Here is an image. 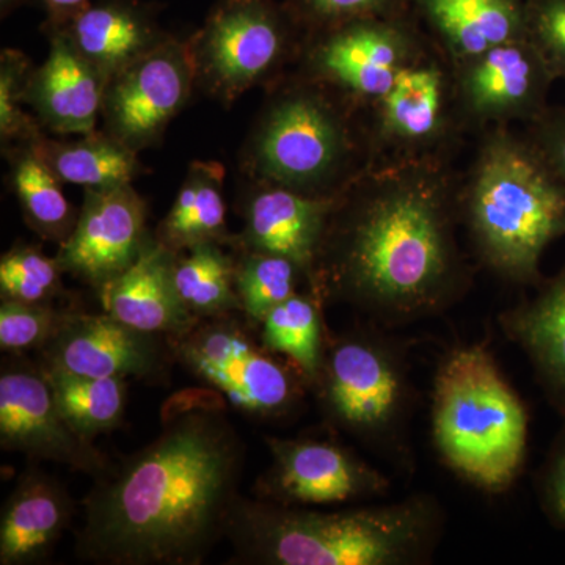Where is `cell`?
<instances>
[{
	"label": "cell",
	"instance_id": "6da1fadb",
	"mask_svg": "<svg viewBox=\"0 0 565 565\" xmlns=\"http://www.w3.org/2000/svg\"><path fill=\"white\" fill-rule=\"evenodd\" d=\"M217 393L163 405L158 437L96 476L76 555L103 565H199L239 501L245 448Z\"/></svg>",
	"mask_w": 565,
	"mask_h": 565
},
{
	"label": "cell",
	"instance_id": "7a4b0ae2",
	"mask_svg": "<svg viewBox=\"0 0 565 565\" xmlns=\"http://www.w3.org/2000/svg\"><path fill=\"white\" fill-rule=\"evenodd\" d=\"M459 189L438 159L375 163L338 196L308 291L382 327L441 313L467 289Z\"/></svg>",
	"mask_w": 565,
	"mask_h": 565
},
{
	"label": "cell",
	"instance_id": "3957f363",
	"mask_svg": "<svg viewBox=\"0 0 565 565\" xmlns=\"http://www.w3.org/2000/svg\"><path fill=\"white\" fill-rule=\"evenodd\" d=\"M444 531V508L430 494L338 511L241 497L226 539L244 564L423 565Z\"/></svg>",
	"mask_w": 565,
	"mask_h": 565
},
{
	"label": "cell",
	"instance_id": "277c9868",
	"mask_svg": "<svg viewBox=\"0 0 565 565\" xmlns=\"http://www.w3.org/2000/svg\"><path fill=\"white\" fill-rule=\"evenodd\" d=\"M460 221L498 277L537 285L546 248L565 236V191L525 132L490 128L462 191Z\"/></svg>",
	"mask_w": 565,
	"mask_h": 565
},
{
	"label": "cell",
	"instance_id": "5b68a950",
	"mask_svg": "<svg viewBox=\"0 0 565 565\" xmlns=\"http://www.w3.org/2000/svg\"><path fill=\"white\" fill-rule=\"evenodd\" d=\"M530 416L484 344L452 349L438 364L433 438L446 467L490 494L508 492L526 462Z\"/></svg>",
	"mask_w": 565,
	"mask_h": 565
},
{
	"label": "cell",
	"instance_id": "8992f818",
	"mask_svg": "<svg viewBox=\"0 0 565 565\" xmlns=\"http://www.w3.org/2000/svg\"><path fill=\"white\" fill-rule=\"evenodd\" d=\"M349 104L303 77L275 93L245 145L253 181L313 196H338L364 172Z\"/></svg>",
	"mask_w": 565,
	"mask_h": 565
},
{
	"label": "cell",
	"instance_id": "52a82bcc",
	"mask_svg": "<svg viewBox=\"0 0 565 565\" xmlns=\"http://www.w3.org/2000/svg\"><path fill=\"white\" fill-rule=\"evenodd\" d=\"M310 390L333 429L393 460L408 455L415 388L393 338L371 326L327 338Z\"/></svg>",
	"mask_w": 565,
	"mask_h": 565
},
{
	"label": "cell",
	"instance_id": "ba28073f",
	"mask_svg": "<svg viewBox=\"0 0 565 565\" xmlns=\"http://www.w3.org/2000/svg\"><path fill=\"white\" fill-rule=\"evenodd\" d=\"M172 356L241 414L275 422L296 414L310 388L291 360H282L233 313L199 319L167 338Z\"/></svg>",
	"mask_w": 565,
	"mask_h": 565
},
{
	"label": "cell",
	"instance_id": "9c48e42d",
	"mask_svg": "<svg viewBox=\"0 0 565 565\" xmlns=\"http://www.w3.org/2000/svg\"><path fill=\"white\" fill-rule=\"evenodd\" d=\"M300 31L277 0H221L185 41L195 84L217 102L233 104L300 54Z\"/></svg>",
	"mask_w": 565,
	"mask_h": 565
},
{
	"label": "cell",
	"instance_id": "30bf717a",
	"mask_svg": "<svg viewBox=\"0 0 565 565\" xmlns=\"http://www.w3.org/2000/svg\"><path fill=\"white\" fill-rule=\"evenodd\" d=\"M426 50L422 32L403 13L307 33L300 54L307 79L348 104L371 107Z\"/></svg>",
	"mask_w": 565,
	"mask_h": 565
},
{
	"label": "cell",
	"instance_id": "8fae6325",
	"mask_svg": "<svg viewBox=\"0 0 565 565\" xmlns=\"http://www.w3.org/2000/svg\"><path fill=\"white\" fill-rule=\"evenodd\" d=\"M371 158L381 163L438 159L457 110L451 63L426 50L397 76L393 87L371 106Z\"/></svg>",
	"mask_w": 565,
	"mask_h": 565
},
{
	"label": "cell",
	"instance_id": "7c38bea8",
	"mask_svg": "<svg viewBox=\"0 0 565 565\" xmlns=\"http://www.w3.org/2000/svg\"><path fill=\"white\" fill-rule=\"evenodd\" d=\"M460 120L479 128L530 125L548 109L556 82L526 36L451 65Z\"/></svg>",
	"mask_w": 565,
	"mask_h": 565
},
{
	"label": "cell",
	"instance_id": "4fadbf2b",
	"mask_svg": "<svg viewBox=\"0 0 565 565\" xmlns=\"http://www.w3.org/2000/svg\"><path fill=\"white\" fill-rule=\"evenodd\" d=\"M0 446L82 473L98 476L110 465L62 414L40 364L18 356L3 360L0 373Z\"/></svg>",
	"mask_w": 565,
	"mask_h": 565
},
{
	"label": "cell",
	"instance_id": "5bb4252c",
	"mask_svg": "<svg viewBox=\"0 0 565 565\" xmlns=\"http://www.w3.org/2000/svg\"><path fill=\"white\" fill-rule=\"evenodd\" d=\"M195 85L188 44L170 36L104 88V131L132 151L156 147Z\"/></svg>",
	"mask_w": 565,
	"mask_h": 565
},
{
	"label": "cell",
	"instance_id": "9a60e30c",
	"mask_svg": "<svg viewBox=\"0 0 565 565\" xmlns=\"http://www.w3.org/2000/svg\"><path fill=\"white\" fill-rule=\"evenodd\" d=\"M273 462L256 498L289 505L360 503L384 497L390 479L351 449L315 438H266Z\"/></svg>",
	"mask_w": 565,
	"mask_h": 565
},
{
	"label": "cell",
	"instance_id": "2e32d148",
	"mask_svg": "<svg viewBox=\"0 0 565 565\" xmlns=\"http://www.w3.org/2000/svg\"><path fill=\"white\" fill-rule=\"evenodd\" d=\"M172 356L161 334L141 332L114 316L68 311L58 332L39 351L40 366L90 377L156 381ZM173 359V356H172Z\"/></svg>",
	"mask_w": 565,
	"mask_h": 565
},
{
	"label": "cell",
	"instance_id": "e0dca14e",
	"mask_svg": "<svg viewBox=\"0 0 565 565\" xmlns=\"http://www.w3.org/2000/svg\"><path fill=\"white\" fill-rule=\"evenodd\" d=\"M148 239L147 204L132 184L87 189L76 226L57 259L63 273L99 292L136 263Z\"/></svg>",
	"mask_w": 565,
	"mask_h": 565
},
{
	"label": "cell",
	"instance_id": "ac0fdd59",
	"mask_svg": "<svg viewBox=\"0 0 565 565\" xmlns=\"http://www.w3.org/2000/svg\"><path fill=\"white\" fill-rule=\"evenodd\" d=\"M338 196L307 195L253 181L244 202V230L237 243L241 252L285 256L303 270L308 280Z\"/></svg>",
	"mask_w": 565,
	"mask_h": 565
},
{
	"label": "cell",
	"instance_id": "d6986e66",
	"mask_svg": "<svg viewBox=\"0 0 565 565\" xmlns=\"http://www.w3.org/2000/svg\"><path fill=\"white\" fill-rule=\"evenodd\" d=\"M50 32V54L33 68L25 92L41 128L57 136H82L95 131L102 118L106 81L85 61L61 29Z\"/></svg>",
	"mask_w": 565,
	"mask_h": 565
},
{
	"label": "cell",
	"instance_id": "ffe728a7",
	"mask_svg": "<svg viewBox=\"0 0 565 565\" xmlns=\"http://www.w3.org/2000/svg\"><path fill=\"white\" fill-rule=\"evenodd\" d=\"M177 255L148 239L136 263L99 291L104 311L141 332L177 337L199 321L174 281Z\"/></svg>",
	"mask_w": 565,
	"mask_h": 565
},
{
	"label": "cell",
	"instance_id": "44dd1931",
	"mask_svg": "<svg viewBox=\"0 0 565 565\" xmlns=\"http://www.w3.org/2000/svg\"><path fill=\"white\" fill-rule=\"evenodd\" d=\"M76 512L58 479L40 468L18 478L0 515V564L32 565L51 556Z\"/></svg>",
	"mask_w": 565,
	"mask_h": 565
},
{
	"label": "cell",
	"instance_id": "7402d4cb",
	"mask_svg": "<svg viewBox=\"0 0 565 565\" xmlns=\"http://www.w3.org/2000/svg\"><path fill=\"white\" fill-rule=\"evenodd\" d=\"M61 31L104 81L128 68L170 35L159 28L154 10L140 0H93Z\"/></svg>",
	"mask_w": 565,
	"mask_h": 565
},
{
	"label": "cell",
	"instance_id": "603a6c76",
	"mask_svg": "<svg viewBox=\"0 0 565 565\" xmlns=\"http://www.w3.org/2000/svg\"><path fill=\"white\" fill-rule=\"evenodd\" d=\"M451 65L525 35V0H411Z\"/></svg>",
	"mask_w": 565,
	"mask_h": 565
},
{
	"label": "cell",
	"instance_id": "cb8c5ba5",
	"mask_svg": "<svg viewBox=\"0 0 565 565\" xmlns=\"http://www.w3.org/2000/svg\"><path fill=\"white\" fill-rule=\"evenodd\" d=\"M503 332L526 353L553 407L565 418V267L537 282V292L500 318Z\"/></svg>",
	"mask_w": 565,
	"mask_h": 565
},
{
	"label": "cell",
	"instance_id": "d4e9b609",
	"mask_svg": "<svg viewBox=\"0 0 565 565\" xmlns=\"http://www.w3.org/2000/svg\"><path fill=\"white\" fill-rule=\"evenodd\" d=\"M223 182L222 163L192 162L172 210L156 230V241L174 255H181L196 245L225 244L232 239L226 228Z\"/></svg>",
	"mask_w": 565,
	"mask_h": 565
},
{
	"label": "cell",
	"instance_id": "484cf974",
	"mask_svg": "<svg viewBox=\"0 0 565 565\" xmlns=\"http://www.w3.org/2000/svg\"><path fill=\"white\" fill-rule=\"evenodd\" d=\"M29 147L57 174L63 184L87 189H110L132 184L143 173L137 154L106 131L82 134L63 141L41 136Z\"/></svg>",
	"mask_w": 565,
	"mask_h": 565
},
{
	"label": "cell",
	"instance_id": "4316f807",
	"mask_svg": "<svg viewBox=\"0 0 565 565\" xmlns=\"http://www.w3.org/2000/svg\"><path fill=\"white\" fill-rule=\"evenodd\" d=\"M10 154V184L29 226L43 239L63 244L76 226L77 215L57 174L29 145L13 147Z\"/></svg>",
	"mask_w": 565,
	"mask_h": 565
},
{
	"label": "cell",
	"instance_id": "83f0119b",
	"mask_svg": "<svg viewBox=\"0 0 565 565\" xmlns=\"http://www.w3.org/2000/svg\"><path fill=\"white\" fill-rule=\"evenodd\" d=\"M323 303L313 292H296L275 307L259 323L263 344L291 360L308 384H313L321 367L329 334L323 330Z\"/></svg>",
	"mask_w": 565,
	"mask_h": 565
},
{
	"label": "cell",
	"instance_id": "f1b7e54d",
	"mask_svg": "<svg viewBox=\"0 0 565 565\" xmlns=\"http://www.w3.org/2000/svg\"><path fill=\"white\" fill-rule=\"evenodd\" d=\"M40 367L62 414L77 433L95 440L98 435L120 427L128 397L126 379L90 377Z\"/></svg>",
	"mask_w": 565,
	"mask_h": 565
},
{
	"label": "cell",
	"instance_id": "f546056e",
	"mask_svg": "<svg viewBox=\"0 0 565 565\" xmlns=\"http://www.w3.org/2000/svg\"><path fill=\"white\" fill-rule=\"evenodd\" d=\"M222 244H202L177 255L174 281L182 302L196 318L241 311L234 286L236 262Z\"/></svg>",
	"mask_w": 565,
	"mask_h": 565
},
{
	"label": "cell",
	"instance_id": "4dcf8cb0",
	"mask_svg": "<svg viewBox=\"0 0 565 565\" xmlns=\"http://www.w3.org/2000/svg\"><path fill=\"white\" fill-rule=\"evenodd\" d=\"M302 281L308 282L307 275L285 256L243 252L236 262L234 286L241 311L258 326L275 307L299 292Z\"/></svg>",
	"mask_w": 565,
	"mask_h": 565
},
{
	"label": "cell",
	"instance_id": "1f68e13d",
	"mask_svg": "<svg viewBox=\"0 0 565 565\" xmlns=\"http://www.w3.org/2000/svg\"><path fill=\"white\" fill-rule=\"evenodd\" d=\"M62 274L57 258H50L32 245H14L0 259L2 300L51 303L61 292Z\"/></svg>",
	"mask_w": 565,
	"mask_h": 565
},
{
	"label": "cell",
	"instance_id": "d6a6232c",
	"mask_svg": "<svg viewBox=\"0 0 565 565\" xmlns=\"http://www.w3.org/2000/svg\"><path fill=\"white\" fill-rule=\"evenodd\" d=\"M33 66L24 52L3 50L0 55V139L3 145H31L43 136L40 122L25 111V92Z\"/></svg>",
	"mask_w": 565,
	"mask_h": 565
},
{
	"label": "cell",
	"instance_id": "836d02e7",
	"mask_svg": "<svg viewBox=\"0 0 565 565\" xmlns=\"http://www.w3.org/2000/svg\"><path fill=\"white\" fill-rule=\"evenodd\" d=\"M68 311L52 303H25L2 300L0 305V349L18 353L40 351L61 329Z\"/></svg>",
	"mask_w": 565,
	"mask_h": 565
},
{
	"label": "cell",
	"instance_id": "e575fe53",
	"mask_svg": "<svg viewBox=\"0 0 565 565\" xmlns=\"http://www.w3.org/2000/svg\"><path fill=\"white\" fill-rule=\"evenodd\" d=\"M305 33L322 31L360 18L407 13L411 0H285Z\"/></svg>",
	"mask_w": 565,
	"mask_h": 565
},
{
	"label": "cell",
	"instance_id": "d590c367",
	"mask_svg": "<svg viewBox=\"0 0 565 565\" xmlns=\"http://www.w3.org/2000/svg\"><path fill=\"white\" fill-rule=\"evenodd\" d=\"M525 35L556 81H565V0H525Z\"/></svg>",
	"mask_w": 565,
	"mask_h": 565
},
{
	"label": "cell",
	"instance_id": "8d00e7d4",
	"mask_svg": "<svg viewBox=\"0 0 565 565\" xmlns=\"http://www.w3.org/2000/svg\"><path fill=\"white\" fill-rule=\"evenodd\" d=\"M535 492L548 522L565 531V418L535 478Z\"/></svg>",
	"mask_w": 565,
	"mask_h": 565
},
{
	"label": "cell",
	"instance_id": "74e56055",
	"mask_svg": "<svg viewBox=\"0 0 565 565\" xmlns=\"http://www.w3.org/2000/svg\"><path fill=\"white\" fill-rule=\"evenodd\" d=\"M527 139L537 148L565 191V106L548 109L526 125Z\"/></svg>",
	"mask_w": 565,
	"mask_h": 565
},
{
	"label": "cell",
	"instance_id": "f35d334b",
	"mask_svg": "<svg viewBox=\"0 0 565 565\" xmlns=\"http://www.w3.org/2000/svg\"><path fill=\"white\" fill-rule=\"evenodd\" d=\"M47 14L46 28H62L93 0H36Z\"/></svg>",
	"mask_w": 565,
	"mask_h": 565
},
{
	"label": "cell",
	"instance_id": "ab89813d",
	"mask_svg": "<svg viewBox=\"0 0 565 565\" xmlns=\"http://www.w3.org/2000/svg\"><path fill=\"white\" fill-rule=\"evenodd\" d=\"M29 2H33V0H0V14H2V18L9 17L11 11L20 9Z\"/></svg>",
	"mask_w": 565,
	"mask_h": 565
}]
</instances>
